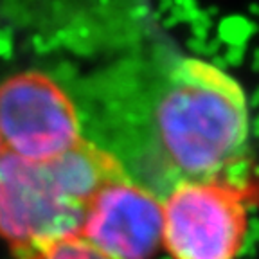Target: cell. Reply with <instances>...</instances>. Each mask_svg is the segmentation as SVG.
Wrapping results in <instances>:
<instances>
[{
  "label": "cell",
  "mask_w": 259,
  "mask_h": 259,
  "mask_svg": "<svg viewBox=\"0 0 259 259\" xmlns=\"http://www.w3.org/2000/svg\"><path fill=\"white\" fill-rule=\"evenodd\" d=\"M144 128L135 182L162 198L180 180L225 175L243 160L247 97L234 77L212 63L177 60L150 79Z\"/></svg>",
  "instance_id": "1"
},
{
  "label": "cell",
  "mask_w": 259,
  "mask_h": 259,
  "mask_svg": "<svg viewBox=\"0 0 259 259\" xmlns=\"http://www.w3.org/2000/svg\"><path fill=\"white\" fill-rule=\"evenodd\" d=\"M259 182L231 173L177 182L162 196V247L171 259H238Z\"/></svg>",
  "instance_id": "2"
},
{
  "label": "cell",
  "mask_w": 259,
  "mask_h": 259,
  "mask_svg": "<svg viewBox=\"0 0 259 259\" xmlns=\"http://www.w3.org/2000/svg\"><path fill=\"white\" fill-rule=\"evenodd\" d=\"M83 139L79 110L54 77L25 70L0 83V142L6 153L47 162Z\"/></svg>",
  "instance_id": "3"
},
{
  "label": "cell",
  "mask_w": 259,
  "mask_h": 259,
  "mask_svg": "<svg viewBox=\"0 0 259 259\" xmlns=\"http://www.w3.org/2000/svg\"><path fill=\"white\" fill-rule=\"evenodd\" d=\"M85 212L49 162L0 155V239L16 254L79 234Z\"/></svg>",
  "instance_id": "4"
},
{
  "label": "cell",
  "mask_w": 259,
  "mask_h": 259,
  "mask_svg": "<svg viewBox=\"0 0 259 259\" xmlns=\"http://www.w3.org/2000/svg\"><path fill=\"white\" fill-rule=\"evenodd\" d=\"M79 236L112 259H151L162 247V198L122 175L92 198Z\"/></svg>",
  "instance_id": "5"
},
{
  "label": "cell",
  "mask_w": 259,
  "mask_h": 259,
  "mask_svg": "<svg viewBox=\"0 0 259 259\" xmlns=\"http://www.w3.org/2000/svg\"><path fill=\"white\" fill-rule=\"evenodd\" d=\"M20 259H112L101 250L92 247L79 234L67 236L56 241L45 243L41 247L18 254Z\"/></svg>",
  "instance_id": "6"
},
{
  "label": "cell",
  "mask_w": 259,
  "mask_h": 259,
  "mask_svg": "<svg viewBox=\"0 0 259 259\" xmlns=\"http://www.w3.org/2000/svg\"><path fill=\"white\" fill-rule=\"evenodd\" d=\"M4 153V148H2V142H0V155Z\"/></svg>",
  "instance_id": "7"
}]
</instances>
